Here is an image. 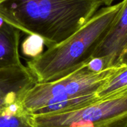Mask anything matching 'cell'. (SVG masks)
<instances>
[{"mask_svg":"<svg viewBox=\"0 0 127 127\" xmlns=\"http://www.w3.org/2000/svg\"><path fill=\"white\" fill-rule=\"evenodd\" d=\"M87 67L89 70L94 72H100L105 68L103 59L99 58H93L90 60Z\"/></svg>","mask_w":127,"mask_h":127,"instance_id":"10","label":"cell"},{"mask_svg":"<svg viewBox=\"0 0 127 127\" xmlns=\"http://www.w3.org/2000/svg\"><path fill=\"white\" fill-rule=\"evenodd\" d=\"M127 65V46L125 47L120 57L119 65Z\"/></svg>","mask_w":127,"mask_h":127,"instance_id":"11","label":"cell"},{"mask_svg":"<svg viewBox=\"0 0 127 127\" xmlns=\"http://www.w3.org/2000/svg\"><path fill=\"white\" fill-rule=\"evenodd\" d=\"M21 31L9 24L0 27V68L21 63L19 54Z\"/></svg>","mask_w":127,"mask_h":127,"instance_id":"7","label":"cell"},{"mask_svg":"<svg viewBox=\"0 0 127 127\" xmlns=\"http://www.w3.org/2000/svg\"><path fill=\"white\" fill-rule=\"evenodd\" d=\"M124 2L98 9L68 38L27 61V67L37 83L60 79L87 64L110 31Z\"/></svg>","mask_w":127,"mask_h":127,"instance_id":"2","label":"cell"},{"mask_svg":"<svg viewBox=\"0 0 127 127\" xmlns=\"http://www.w3.org/2000/svg\"><path fill=\"white\" fill-rule=\"evenodd\" d=\"M32 115L35 127H127V95H108L78 107Z\"/></svg>","mask_w":127,"mask_h":127,"instance_id":"4","label":"cell"},{"mask_svg":"<svg viewBox=\"0 0 127 127\" xmlns=\"http://www.w3.org/2000/svg\"><path fill=\"white\" fill-rule=\"evenodd\" d=\"M44 46L42 37L37 35H29L22 44V53L31 59L35 58L43 53Z\"/></svg>","mask_w":127,"mask_h":127,"instance_id":"9","label":"cell"},{"mask_svg":"<svg viewBox=\"0 0 127 127\" xmlns=\"http://www.w3.org/2000/svg\"><path fill=\"white\" fill-rule=\"evenodd\" d=\"M36 83L28 67L22 64L0 68V110L22 103L25 95Z\"/></svg>","mask_w":127,"mask_h":127,"instance_id":"5","label":"cell"},{"mask_svg":"<svg viewBox=\"0 0 127 127\" xmlns=\"http://www.w3.org/2000/svg\"><path fill=\"white\" fill-rule=\"evenodd\" d=\"M102 4L100 0H2L0 17L20 31L40 36L49 48L76 32Z\"/></svg>","mask_w":127,"mask_h":127,"instance_id":"1","label":"cell"},{"mask_svg":"<svg viewBox=\"0 0 127 127\" xmlns=\"http://www.w3.org/2000/svg\"><path fill=\"white\" fill-rule=\"evenodd\" d=\"M102 2L103 4L106 5L107 6H109L112 5V4L113 3L114 1H115V0H100Z\"/></svg>","mask_w":127,"mask_h":127,"instance_id":"12","label":"cell"},{"mask_svg":"<svg viewBox=\"0 0 127 127\" xmlns=\"http://www.w3.org/2000/svg\"><path fill=\"white\" fill-rule=\"evenodd\" d=\"M1 1H2V0H0V2H1Z\"/></svg>","mask_w":127,"mask_h":127,"instance_id":"13","label":"cell"},{"mask_svg":"<svg viewBox=\"0 0 127 127\" xmlns=\"http://www.w3.org/2000/svg\"><path fill=\"white\" fill-rule=\"evenodd\" d=\"M127 46V0L107 36L100 43L93 58L103 59L105 68L119 66V61Z\"/></svg>","mask_w":127,"mask_h":127,"instance_id":"6","label":"cell"},{"mask_svg":"<svg viewBox=\"0 0 127 127\" xmlns=\"http://www.w3.org/2000/svg\"><path fill=\"white\" fill-rule=\"evenodd\" d=\"M0 127H35L32 115L22 103H16L0 110Z\"/></svg>","mask_w":127,"mask_h":127,"instance_id":"8","label":"cell"},{"mask_svg":"<svg viewBox=\"0 0 127 127\" xmlns=\"http://www.w3.org/2000/svg\"><path fill=\"white\" fill-rule=\"evenodd\" d=\"M88 64L60 79L36 83L23 98L25 109L31 114H43L78 107L97 99L98 91L119 66L94 72L88 68Z\"/></svg>","mask_w":127,"mask_h":127,"instance_id":"3","label":"cell"}]
</instances>
